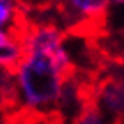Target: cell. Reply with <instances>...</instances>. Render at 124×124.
<instances>
[{
    "mask_svg": "<svg viewBox=\"0 0 124 124\" xmlns=\"http://www.w3.org/2000/svg\"><path fill=\"white\" fill-rule=\"evenodd\" d=\"M122 34H124V27H122Z\"/></svg>",
    "mask_w": 124,
    "mask_h": 124,
    "instance_id": "11",
    "label": "cell"
},
{
    "mask_svg": "<svg viewBox=\"0 0 124 124\" xmlns=\"http://www.w3.org/2000/svg\"><path fill=\"white\" fill-rule=\"evenodd\" d=\"M18 34L23 57L7 73V98L23 115L57 112L62 91L75 73L66 34L55 23H23Z\"/></svg>",
    "mask_w": 124,
    "mask_h": 124,
    "instance_id": "1",
    "label": "cell"
},
{
    "mask_svg": "<svg viewBox=\"0 0 124 124\" xmlns=\"http://www.w3.org/2000/svg\"><path fill=\"white\" fill-rule=\"evenodd\" d=\"M108 75H112V76H114L115 80H117V82H119L121 85L124 87V67H121V66H114Z\"/></svg>",
    "mask_w": 124,
    "mask_h": 124,
    "instance_id": "7",
    "label": "cell"
},
{
    "mask_svg": "<svg viewBox=\"0 0 124 124\" xmlns=\"http://www.w3.org/2000/svg\"><path fill=\"white\" fill-rule=\"evenodd\" d=\"M21 0H0V30H20L25 23Z\"/></svg>",
    "mask_w": 124,
    "mask_h": 124,
    "instance_id": "5",
    "label": "cell"
},
{
    "mask_svg": "<svg viewBox=\"0 0 124 124\" xmlns=\"http://www.w3.org/2000/svg\"><path fill=\"white\" fill-rule=\"evenodd\" d=\"M69 124H112L108 119H105L91 103H85L83 108L71 119Z\"/></svg>",
    "mask_w": 124,
    "mask_h": 124,
    "instance_id": "6",
    "label": "cell"
},
{
    "mask_svg": "<svg viewBox=\"0 0 124 124\" xmlns=\"http://www.w3.org/2000/svg\"><path fill=\"white\" fill-rule=\"evenodd\" d=\"M112 0H59L64 23L69 29L98 27L106 20Z\"/></svg>",
    "mask_w": 124,
    "mask_h": 124,
    "instance_id": "3",
    "label": "cell"
},
{
    "mask_svg": "<svg viewBox=\"0 0 124 124\" xmlns=\"http://www.w3.org/2000/svg\"><path fill=\"white\" fill-rule=\"evenodd\" d=\"M0 124H16V121L9 112H4V114H0Z\"/></svg>",
    "mask_w": 124,
    "mask_h": 124,
    "instance_id": "9",
    "label": "cell"
},
{
    "mask_svg": "<svg viewBox=\"0 0 124 124\" xmlns=\"http://www.w3.org/2000/svg\"><path fill=\"white\" fill-rule=\"evenodd\" d=\"M112 5H124V0H112Z\"/></svg>",
    "mask_w": 124,
    "mask_h": 124,
    "instance_id": "10",
    "label": "cell"
},
{
    "mask_svg": "<svg viewBox=\"0 0 124 124\" xmlns=\"http://www.w3.org/2000/svg\"><path fill=\"white\" fill-rule=\"evenodd\" d=\"M87 103H91L112 124L124 121V87L112 75L89 85Z\"/></svg>",
    "mask_w": 124,
    "mask_h": 124,
    "instance_id": "2",
    "label": "cell"
},
{
    "mask_svg": "<svg viewBox=\"0 0 124 124\" xmlns=\"http://www.w3.org/2000/svg\"><path fill=\"white\" fill-rule=\"evenodd\" d=\"M21 57H23V44L18 30H0V71L11 73L18 66Z\"/></svg>",
    "mask_w": 124,
    "mask_h": 124,
    "instance_id": "4",
    "label": "cell"
},
{
    "mask_svg": "<svg viewBox=\"0 0 124 124\" xmlns=\"http://www.w3.org/2000/svg\"><path fill=\"white\" fill-rule=\"evenodd\" d=\"M114 57V66H121V67H124V43L121 44V48L117 50V52L112 55Z\"/></svg>",
    "mask_w": 124,
    "mask_h": 124,
    "instance_id": "8",
    "label": "cell"
}]
</instances>
